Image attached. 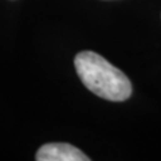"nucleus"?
<instances>
[{
    "instance_id": "f257e3e1",
    "label": "nucleus",
    "mask_w": 161,
    "mask_h": 161,
    "mask_svg": "<svg viewBox=\"0 0 161 161\" xmlns=\"http://www.w3.org/2000/svg\"><path fill=\"white\" fill-rule=\"evenodd\" d=\"M77 74L82 83L95 95L121 102L130 97L132 83L119 69L94 51H82L74 59Z\"/></svg>"
},
{
    "instance_id": "f03ea898",
    "label": "nucleus",
    "mask_w": 161,
    "mask_h": 161,
    "mask_svg": "<svg viewBox=\"0 0 161 161\" xmlns=\"http://www.w3.org/2000/svg\"><path fill=\"white\" fill-rule=\"evenodd\" d=\"M35 158L38 161H89L82 150L66 142L44 144L39 148Z\"/></svg>"
}]
</instances>
